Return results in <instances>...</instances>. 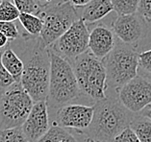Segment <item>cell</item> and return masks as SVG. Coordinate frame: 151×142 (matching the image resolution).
Here are the masks:
<instances>
[{
  "mask_svg": "<svg viewBox=\"0 0 151 142\" xmlns=\"http://www.w3.org/2000/svg\"><path fill=\"white\" fill-rule=\"evenodd\" d=\"M93 106L80 104H68L58 108L56 123L64 129L86 130L91 123L93 116Z\"/></svg>",
  "mask_w": 151,
  "mask_h": 142,
  "instance_id": "cell-11",
  "label": "cell"
},
{
  "mask_svg": "<svg viewBox=\"0 0 151 142\" xmlns=\"http://www.w3.org/2000/svg\"><path fill=\"white\" fill-rule=\"evenodd\" d=\"M139 67L151 75V49L139 54Z\"/></svg>",
  "mask_w": 151,
  "mask_h": 142,
  "instance_id": "cell-25",
  "label": "cell"
},
{
  "mask_svg": "<svg viewBox=\"0 0 151 142\" xmlns=\"http://www.w3.org/2000/svg\"><path fill=\"white\" fill-rule=\"evenodd\" d=\"M34 105L20 83L0 94V130L20 128Z\"/></svg>",
  "mask_w": 151,
  "mask_h": 142,
  "instance_id": "cell-7",
  "label": "cell"
},
{
  "mask_svg": "<svg viewBox=\"0 0 151 142\" xmlns=\"http://www.w3.org/2000/svg\"><path fill=\"white\" fill-rule=\"evenodd\" d=\"M9 39L5 35H3L2 33H0V50H3L6 48V46H8Z\"/></svg>",
  "mask_w": 151,
  "mask_h": 142,
  "instance_id": "cell-29",
  "label": "cell"
},
{
  "mask_svg": "<svg viewBox=\"0 0 151 142\" xmlns=\"http://www.w3.org/2000/svg\"><path fill=\"white\" fill-rule=\"evenodd\" d=\"M102 63L106 70V90L119 91L138 75L139 54L131 45L116 43Z\"/></svg>",
  "mask_w": 151,
  "mask_h": 142,
  "instance_id": "cell-4",
  "label": "cell"
},
{
  "mask_svg": "<svg viewBox=\"0 0 151 142\" xmlns=\"http://www.w3.org/2000/svg\"><path fill=\"white\" fill-rule=\"evenodd\" d=\"M117 16H128L138 13L139 0H111Z\"/></svg>",
  "mask_w": 151,
  "mask_h": 142,
  "instance_id": "cell-19",
  "label": "cell"
},
{
  "mask_svg": "<svg viewBox=\"0 0 151 142\" xmlns=\"http://www.w3.org/2000/svg\"><path fill=\"white\" fill-rule=\"evenodd\" d=\"M38 16L43 21L40 39L47 48L61 38L76 20L79 19L75 8L69 1L42 6Z\"/></svg>",
  "mask_w": 151,
  "mask_h": 142,
  "instance_id": "cell-6",
  "label": "cell"
},
{
  "mask_svg": "<svg viewBox=\"0 0 151 142\" xmlns=\"http://www.w3.org/2000/svg\"><path fill=\"white\" fill-rule=\"evenodd\" d=\"M113 142H141L139 140L138 136L136 133L132 131L130 127H128L125 130H123L119 134L114 138Z\"/></svg>",
  "mask_w": 151,
  "mask_h": 142,
  "instance_id": "cell-26",
  "label": "cell"
},
{
  "mask_svg": "<svg viewBox=\"0 0 151 142\" xmlns=\"http://www.w3.org/2000/svg\"><path fill=\"white\" fill-rule=\"evenodd\" d=\"M19 11L9 0H3L0 4V21L14 22L19 17Z\"/></svg>",
  "mask_w": 151,
  "mask_h": 142,
  "instance_id": "cell-20",
  "label": "cell"
},
{
  "mask_svg": "<svg viewBox=\"0 0 151 142\" xmlns=\"http://www.w3.org/2000/svg\"><path fill=\"white\" fill-rule=\"evenodd\" d=\"M39 3H40V4H43V6L45 5H48V3H50L52 0H37Z\"/></svg>",
  "mask_w": 151,
  "mask_h": 142,
  "instance_id": "cell-31",
  "label": "cell"
},
{
  "mask_svg": "<svg viewBox=\"0 0 151 142\" xmlns=\"http://www.w3.org/2000/svg\"><path fill=\"white\" fill-rule=\"evenodd\" d=\"M14 5L17 7L19 13L31 14L38 16L42 10L37 0H13Z\"/></svg>",
  "mask_w": 151,
  "mask_h": 142,
  "instance_id": "cell-21",
  "label": "cell"
},
{
  "mask_svg": "<svg viewBox=\"0 0 151 142\" xmlns=\"http://www.w3.org/2000/svg\"><path fill=\"white\" fill-rule=\"evenodd\" d=\"M2 1H3V0H0V4H1V3H2Z\"/></svg>",
  "mask_w": 151,
  "mask_h": 142,
  "instance_id": "cell-33",
  "label": "cell"
},
{
  "mask_svg": "<svg viewBox=\"0 0 151 142\" xmlns=\"http://www.w3.org/2000/svg\"><path fill=\"white\" fill-rule=\"evenodd\" d=\"M38 142H78L75 136L62 127L53 125Z\"/></svg>",
  "mask_w": 151,
  "mask_h": 142,
  "instance_id": "cell-18",
  "label": "cell"
},
{
  "mask_svg": "<svg viewBox=\"0 0 151 142\" xmlns=\"http://www.w3.org/2000/svg\"><path fill=\"white\" fill-rule=\"evenodd\" d=\"M93 108L91 123L81 132L88 140L93 142H113L117 134L128 128L134 118L133 113L114 97L97 101Z\"/></svg>",
  "mask_w": 151,
  "mask_h": 142,
  "instance_id": "cell-2",
  "label": "cell"
},
{
  "mask_svg": "<svg viewBox=\"0 0 151 142\" xmlns=\"http://www.w3.org/2000/svg\"><path fill=\"white\" fill-rule=\"evenodd\" d=\"M0 57H1V54H0ZM14 83L16 82H14V78L8 73V71L2 65L1 58H0V94L12 86Z\"/></svg>",
  "mask_w": 151,
  "mask_h": 142,
  "instance_id": "cell-24",
  "label": "cell"
},
{
  "mask_svg": "<svg viewBox=\"0 0 151 142\" xmlns=\"http://www.w3.org/2000/svg\"><path fill=\"white\" fill-rule=\"evenodd\" d=\"M1 64L16 83H20L23 72V61L10 45L6 46L1 53Z\"/></svg>",
  "mask_w": 151,
  "mask_h": 142,
  "instance_id": "cell-15",
  "label": "cell"
},
{
  "mask_svg": "<svg viewBox=\"0 0 151 142\" xmlns=\"http://www.w3.org/2000/svg\"><path fill=\"white\" fill-rule=\"evenodd\" d=\"M2 51H3V50H0V54H1V53H2Z\"/></svg>",
  "mask_w": 151,
  "mask_h": 142,
  "instance_id": "cell-34",
  "label": "cell"
},
{
  "mask_svg": "<svg viewBox=\"0 0 151 142\" xmlns=\"http://www.w3.org/2000/svg\"><path fill=\"white\" fill-rule=\"evenodd\" d=\"M148 31L145 19L139 14L117 16L113 23V32L124 44L134 46L145 38Z\"/></svg>",
  "mask_w": 151,
  "mask_h": 142,
  "instance_id": "cell-10",
  "label": "cell"
},
{
  "mask_svg": "<svg viewBox=\"0 0 151 142\" xmlns=\"http://www.w3.org/2000/svg\"><path fill=\"white\" fill-rule=\"evenodd\" d=\"M46 102H36L30 113L20 127L28 142H38L50 129Z\"/></svg>",
  "mask_w": 151,
  "mask_h": 142,
  "instance_id": "cell-12",
  "label": "cell"
},
{
  "mask_svg": "<svg viewBox=\"0 0 151 142\" xmlns=\"http://www.w3.org/2000/svg\"><path fill=\"white\" fill-rule=\"evenodd\" d=\"M138 14L145 21L151 22V0H139Z\"/></svg>",
  "mask_w": 151,
  "mask_h": 142,
  "instance_id": "cell-27",
  "label": "cell"
},
{
  "mask_svg": "<svg viewBox=\"0 0 151 142\" xmlns=\"http://www.w3.org/2000/svg\"><path fill=\"white\" fill-rule=\"evenodd\" d=\"M50 58V77L47 107L60 108L69 104L80 95V89L76 81L72 65L68 60L55 54L48 48Z\"/></svg>",
  "mask_w": 151,
  "mask_h": 142,
  "instance_id": "cell-3",
  "label": "cell"
},
{
  "mask_svg": "<svg viewBox=\"0 0 151 142\" xmlns=\"http://www.w3.org/2000/svg\"><path fill=\"white\" fill-rule=\"evenodd\" d=\"M87 142H93V141H91V140H88Z\"/></svg>",
  "mask_w": 151,
  "mask_h": 142,
  "instance_id": "cell-32",
  "label": "cell"
},
{
  "mask_svg": "<svg viewBox=\"0 0 151 142\" xmlns=\"http://www.w3.org/2000/svg\"><path fill=\"white\" fill-rule=\"evenodd\" d=\"M116 45L115 34L105 25H97L90 32L89 51L96 59L102 61Z\"/></svg>",
  "mask_w": 151,
  "mask_h": 142,
  "instance_id": "cell-13",
  "label": "cell"
},
{
  "mask_svg": "<svg viewBox=\"0 0 151 142\" xmlns=\"http://www.w3.org/2000/svg\"><path fill=\"white\" fill-rule=\"evenodd\" d=\"M69 3L74 7H76V8H81V7H85L87 4H89V3L91 1V0H68Z\"/></svg>",
  "mask_w": 151,
  "mask_h": 142,
  "instance_id": "cell-28",
  "label": "cell"
},
{
  "mask_svg": "<svg viewBox=\"0 0 151 142\" xmlns=\"http://www.w3.org/2000/svg\"><path fill=\"white\" fill-rule=\"evenodd\" d=\"M90 32L87 23L79 19L48 48L69 63L89 50Z\"/></svg>",
  "mask_w": 151,
  "mask_h": 142,
  "instance_id": "cell-8",
  "label": "cell"
},
{
  "mask_svg": "<svg viewBox=\"0 0 151 142\" xmlns=\"http://www.w3.org/2000/svg\"><path fill=\"white\" fill-rule=\"evenodd\" d=\"M117 99L132 113H138L151 105V81L137 75L117 91Z\"/></svg>",
  "mask_w": 151,
  "mask_h": 142,
  "instance_id": "cell-9",
  "label": "cell"
},
{
  "mask_svg": "<svg viewBox=\"0 0 151 142\" xmlns=\"http://www.w3.org/2000/svg\"><path fill=\"white\" fill-rule=\"evenodd\" d=\"M0 33L5 35L9 41H16L19 37V31L14 22L0 21Z\"/></svg>",
  "mask_w": 151,
  "mask_h": 142,
  "instance_id": "cell-23",
  "label": "cell"
},
{
  "mask_svg": "<svg viewBox=\"0 0 151 142\" xmlns=\"http://www.w3.org/2000/svg\"><path fill=\"white\" fill-rule=\"evenodd\" d=\"M18 20L24 30L33 38H39L42 30L43 21L40 16L31 14L20 13Z\"/></svg>",
  "mask_w": 151,
  "mask_h": 142,
  "instance_id": "cell-17",
  "label": "cell"
},
{
  "mask_svg": "<svg viewBox=\"0 0 151 142\" xmlns=\"http://www.w3.org/2000/svg\"><path fill=\"white\" fill-rule=\"evenodd\" d=\"M129 127L141 142H151V120L145 116H134Z\"/></svg>",
  "mask_w": 151,
  "mask_h": 142,
  "instance_id": "cell-16",
  "label": "cell"
},
{
  "mask_svg": "<svg viewBox=\"0 0 151 142\" xmlns=\"http://www.w3.org/2000/svg\"><path fill=\"white\" fill-rule=\"evenodd\" d=\"M27 41L29 42L20 58L24 65L20 83L34 103L45 102L50 77L48 48L45 46L40 37Z\"/></svg>",
  "mask_w": 151,
  "mask_h": 142,
  "instance_id": "cell-1",
  "label": "cell"
},
{
  "mask_svg": "<svg viewBox=\"0 0 151 142\" xmlns=\"http://www.w3.org/2000/svg\"><path fill=\"white\" fill-rule=\"evenodd\" d=\"M142 115V116H145V117L149 118L151 120V108H148V110H146V111H143Z\"/></svg>",
  "mask_w": 151,
  "mask_h": 142,
  "instance_id": "cell-30",
  "label": "cell"
},
{
  "mask_svg": "<svg viewBox=\"0 0 151 142\" xmlns=\"http://www.w3.org/2000/svg\"><path fill=\"white\" fill-rule=\"evenodd\" d=\"M114 11L111 0H91L83 7L82 19L86 23H93L104 19Z\"/></svg>",
  "mask_w": 151,
  "mask_h": 142,
  "instance_id": "cell-14",
  "label": "cell"
},
{
  "mask_svg": "<svg viewBox=\"0 0 151 142\" xmlns=\"http://www.w3.org/2000/svg\"><path fill=\"white\" fill-rule=\"evenodd\" d=\"M0 142H28L21 128L0 130Z\"/></svg>",
  "mask_w": 151,
  "mask_h": 142,
  "instance_id": "cell-22",
  "label": "cell"
},
{
  "mask_svg": "<svg viewBox=\"0 0 151 142\" xmlns=\"http://www.w3.org/2000/svg\"><path fill=\"white\" fill-rule=\"evenodd\" d=\"M80 91L95 102L105 99L106 70L89 50L70 61Z\"/></svg>",
  "mask_w": 151,
  "mask_h": 142,
  "instance_id": "cell-5",
  "label": "cell"
}]
</instances>
